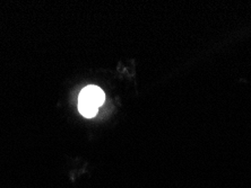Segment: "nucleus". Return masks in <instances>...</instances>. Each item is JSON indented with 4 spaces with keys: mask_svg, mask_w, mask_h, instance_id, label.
I'll return each mask as SVG.
<instances>
[{
    "mask_svg": "<svg viewBox=\"0 0 251 188\" xmlns=\"http://www.w3.org/2000/svg\"><path fill=\"white\" fill-rule=\"evenodd\" d=\"M78 109L80 114H82L84 117H86V119H92V117H94L97 115L99 110V108L94 107V106L86 104V103H82V102H78Z\"/></svg>",
    "mask_w": 251,
    "mask_h": 188,
    "instance_id": "nucleus-2",
    "label": "nucleus"
},
{
    "mask_svg": "<svg viewBox=\"0 0 251 188\" xmlns=\"http://www.w3.org/2000/svg\"><path fill=\"white\" fill-rule=\"evenodd\" d=\"M105 99V95L103 93V90L98 86H93V84H90V86L85 87L84 89L80 91L78 102L86 103V104H90L94 107L100 108L103 105Z\"/></svg>",
    "mask_w": 251,
    "mask_h": 188,
    "instance_id": "nucleus-1",
    "label": "nucleus"
}]
</instances>
